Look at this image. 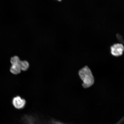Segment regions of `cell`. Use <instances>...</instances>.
Returning <instances> with one entry per match:
<instances>
[{"label": "cell", "instance_id": "1", "mask_svg": "<svg viewBox=\"0 0 124 124\" xmlns=\"http://www.w3.org/2000/svg\"><path fill=\"white\" fill-rule=\"evenodd\" d=\"M78 75L82 81V86L85 89L93 85L95 79L92 71L87 66L83 67L79 70Z\"/></svg>", "mask_w": 124, "mask_h": 124}, {"label": "cell", "instance_id": "2", "mask_svg": "<svg viewBox=\"0 0 124 124\" xmlns=\"http://www.w3.org/2000/svg\"><path fill=\"white\" fill-rule=\"evenodd\" d=\"M124 50V46L122 43H114L110 46L111 53L115 56L117 57L122 55Z\"/></svg>", "mask_w": 124, "mask_h": 124}, {"label": "cell", "instance_id": "3", "mask_svg": "<svg viewBox=\"0 0 124 124\" xmlns=\"http://www.w3.org/2000/svg\"><path fill=\"white\" fill-rule=\"evenodd\" d=\"M12 103L15 108L20 109L24 108L26 105V101L24 99L22 98L19 96H17L13 98Z\"/></svg>", "mask_w": 124, "mask_h": 124}, {"label": "cell", "instance_id": "4", "mask_svg": "<svg viewBox=\"0 0 124 124\" xmlns=\"http://www.w3.org/2000/svg\"><path fill=\"white\" fill-rule=\"evenodd\" d=\"M10 72L12 74L16 75L21 72V70L19 64L12 65L10 68Z\"/></svg>", "mask_w": 124, "mask_h": 124}, {"label": "cell", "instance_id": "5", "mask_svg": "<svg viewBox=\"0 0 124 124\" xmlns=\"http://www.w3.org/2000/svg\"><path fill=\"white\" fill-rule=\"evenodd\" d=\"M19 64L21 70L22 71L27 70L29 68V63L28 62L25 60L23 61H20Z\"/></svg>", "mask_w": 124, "mask_h": 124}, {"label": "cell", "instance_id": "6", "mask_svg": "<svg viewBox=\"0 0 124 124\" xmlns=\"http://www.w3.org/2000/svg\"><path fill=\"white\" fill-rule=\"evenodd\" d=\"M20 61L19 57L16 56L12 57L10 60L11 63L12 65L18 64Z\"/></svg>", "mask_w": 124, "mask_h": 124}]
</instances>
